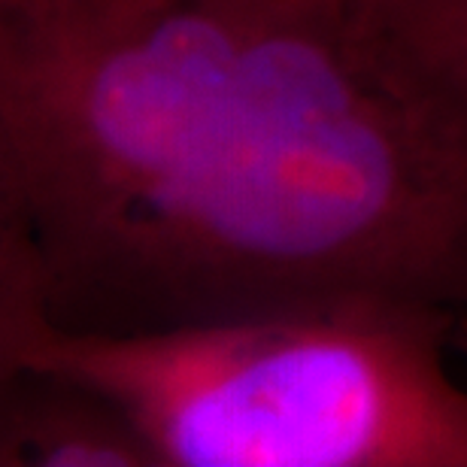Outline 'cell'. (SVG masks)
Returning <instances> with one entry per match:
<instances>
[{"instance_id":"3","label":"cell","mask_w":467,"mask_h":467,"mask_svg":"<svg viewBox=\"0 0 467 467\" xmlns=\"http://www.w3.org/2000/svg\"><path fill=\"white\" fill-rule=\"evenodd\" d=\"M0 467H161L125 407L70 373L0 368Z\"/></svg>"},{"instance_id":"1","label":"cell","mask_w":467,"mask_h":467,"mask_svg":"<svg viewBox=\"0 0 467 467\" xmlns=\"http://www.w3.org/2000/svg\"><path fill=\"white\" fill-rule=\"evenodd\" d=\"M0 252L86 334L467 316V107L370 0H0Z\"/></svg>"},{"instance_id":"2","label":"cell","mask_w":467,"mask_h":467,"mask_svg":"<svg viewBox=\"0 0 467 467\" xmlns=\"http://www.w3.org/2000/svg\"><path fill=\"white\" fill-rule=\"evenodd\" d=\"M452 306L355 295L143 334L67 331L0 252V368L100 389L161 467H467Z\"/></svg>"},{"instance_id":"4","label":"cell","mask_w":467,"mask_h":467,"mask_svg":"<svg viewBox=\"0 0 467 467\" xmlns=\"http://www.w3.org/2000/svg\"><path fill=\"white\" fill-rule=\"evenodd\" d=\"M407 49L467 107V0H370Z\"/></svg>"}]
</instances>
